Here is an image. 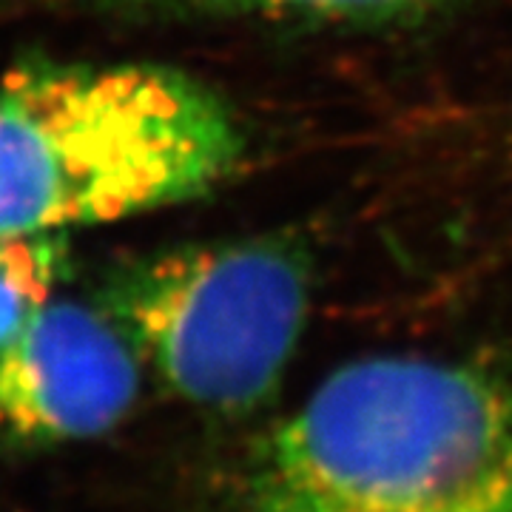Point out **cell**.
I'll use <instances>...</instances> for the list:
<instances>
[{"mask_svg": "<svg viewBox=\"0 0 512 512\" xmlns=\"http://www.w3.org/2000/svg\"><path fill=\"white\" fill-rule=\"evenodd\" d=\"M97 305L165 387L205 410H245L279 382L308 316V271L279 239L180 248L111 271Z\"/></svg>", "mask_w": 512, "mask_h": 512, "instance_id": "cell-3", "label": "cell"}, {"mask_svg": "<svg viewBox=\"0 0 512 512\" xmlns=\"http://www.w3.org/2000/svg\"><path fill=\"white\" fill-rule=\"evenodd\" d=\"M128 15H265V18H384L439 0H86Z\"/></svg>", "mask_w": 512, "mask_h": 512, "instance_id": "cell-6", "label": "cell"}, {"mask_svg": "<svg viewBox=\"0 0 512 512\" xmlns=\"http://www.w3.org/2000/svg\"><path fill=\"white\" fill-rule=\"evenodd\" d=\"M239 512H512V384L410 353L336 367L256 444Z\"/></svg>", "mask_w": 512, "mask_h": 512, "instance_id": "cell-1", "label": "cell"}, {"mask_svg": "<svg viewBox=\"0 0 512 512\" xmlns=\"http://www.w3.org/2000/svg\"><path fill=\"white\" fill-rule=\"evenodd\" d=\"M245 151L237 117L163 66L37 63L0 80V239L185 202Z\"/></svg>", "mask_w": 512, "mask_h": 512, "instance_id": "cell-2", "label": "cell"}, {"mask_svg": "<svg viewBox=\"0 0 512 512\" xmlns=\"http://www.w3.org/2000/svg\"><path fill=\"white\" fill-rule=\"evenodd\" d=\"M143 367L109 313L60 291L0 359V439L66 444L109 433L137 402Z\"/></svg>", "mask_w": 512, "mask_h": 512, "instance_id": "cell-4", "label": "cell"}, {"mask_svg": "<svg viewBox=\"0 0 512 512\" xmlns=\"http://www.w3.org/2000/svg\"><path fill=\"white\" fill-rule=\"evenodd\" d=\"M66 268V234L0 239V359L60 293Z\"/></svg>", "mask_w": 512, "mask_h": 512, "instance_id": "cell-5", "label": "cell"}]
</instances>
